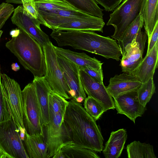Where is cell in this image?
Here are the masks:
<instances>
[{
    "label": "cell",
    "instance_id": "obj_21",
    "mask_svg": "<svg viewBox=\"0 0 158 158\" xmlns=\"http://www.w3.org/2000/svg\"><path fill=\"white\" fill-rule=\"evenodd\" d=\"M24 141L30 158H47L48 146L44 134L30 135L26 132Z\"/></svg>",
    "mask_w": 158,
    "mask_h": 158
},
{
    "label": "cell",
    "instance_id": "obj_26",
    "mask_svg": "<svg viewBox=\"0 0 158 158\" xmlns=\"http://www.w3.org/2000/svg\"><path fill=\"white\" fill-rule=\"evenodd\" d=\"M144 25L143 16L140 12L139 14L129 27L124 35L121 41L122 52L128 44L131 43L136 37L139 31L141 30Z\"/></svg>",
    "mask_w": 158,
    "mask_h": 158
},
{
    "label": "cell",
    "instance_id": "obj_41",
    "mask_svg": "<svg viewBox=\"0 0 158 158\" xmlns=\"http://www.w3.org/2000/svg\"><path fill=\"white\" fill-rule=\"evenodd\" d=\"M34 1L37 0H34ZM6 2L7 3H12L15 4H22V0H6Z\"/></svg>",
    "mask_w": 158,
    "mask_h": 158
},
{
    "label": "cell",
    "instance_id": "obj_18",
    "mask_svg": "<svg viewBox=\"0 0 158 158\" xmlns=\"http://www.w3.org/2000/svg\"><path fill=\"white\" fill-rule=\"evenodd\" d=\"M143 53L138 43L134 39L127 45L122 52L119 65L122 71L131 74L142 60Z\"/></svg>",
    "mask_w": 158,
    "mask_h": 158
},
{
    "label": "cell",
    "instance_id": "obj_31",
    "mask_svg": "<svg viewBox=\"0 0 158 158\" xmlns=\"http://www.w3.org/2000/svg\"><path fill=\"white\" fill-rule=\"evenodd\" d=\"M12 117L2 88L0 79V123L10 119Z\"/></svg>",
    "mask_w": 158,
    "mask_h": 158
},
{
    "label": "cell",
    "instance_id": "obj_38",
    "mask_svg": "<svg viewBox=\"0 0 158 158\" xmlns=\"http://www.w3.org/2000/svg\"><path fill=\"white\" fill-rule=\"evenodd\" d=\"M0 158H11L8 154L0 148Z\"/></svg>",
    "mask_w": 158,
    "mask_h": 158
},
{
    "label": "cell",
    "instance_id": "obj_22",
    "mask_svg": "<svg viewBox=\"0 0 158 158\" xmlns=\"http://www.w3.org/2000/svg\"><path fill=\"white\" fill-rule=\"evenodd\" d=\"M140 12L148 39L158 23V0H143Z\"/></svg>",
    "mask_w": 158,
    "mask_h": 158
},
{
    "label": "cell",
    "instance_id": "obj_32",
    "mask_svg": "<svg viewBox=\"0 0 158 158\" xmlns=\"http://www.w3.org/2000/svg\"><path fill=\"white\" fill-rule=\"evenodd\" d=\"M14 11V8L11 4L2 2L0 5V30Z\"/></svg>",
    "mask_w": 158,
    "mask_h": 158
},
{
    "label": "cell",
    "instance_id": "obj_11",
    "mask_svg": "<svg viewBox=\"0 0 158 158\" xmlns=\"http://www.w3.org/2000/svg\"><path fill=\"white\" fill-rule=\"evenodd\" d=\"M11 20L13 24L27 33L42 48L50 41L48 36L41 29L40 24L23 12L22 6H19L14 10Z\"/></svg>",
    "mask_w": 158,
    "mask_h": 158
},
{
    "label": "cell",
    "instance_id": "obj_2",
    "mask_svg": "<svg viewBox=\"0 0 158 158\" xmlns=\"http://www.w3.org/2000/svg\"><path fill=\"white\" fill-rule=\"evenodd\" d=\"M5 44L6 47L16 56L19 61L34 77L44 76L46 65L42 48L35 40L24 31Z\"/></svg>",
    "mask_w": 158,
    "mask_h": 158
},
{
    "label": "cell",
    "instance_id": "obj_34",
    "mask_svg": "<svg viewBox=\"0 0 158 158\" xmlns=\"http://www.w3.org/2000/svg\"><path fill=\"white\" fill-rule=\"evenodd\" d=\"M82 70L86 72L95 81L101 83H103L102 70L99 71L89 68L85 69Z\"/></svg>",
    "mask_w": 158,
    "mask_h": 158
},
{
    "label": "cell",
    "instance_id": "obj_16",
    "mask_svg": "<svg viewBox=\"0 0 158 158\" xmlns=\"http://www.w3.org/2000/svg\"><path fill=\"white\" fill-rule=\"evenodd\" d=\"M158 65V41L151 50L147 53L141 62L133 72L134 76L142 83L153 78Z\"/></svg>",
    "mask_w": 158,
    "mask_h": 158
},
{
    "label": "cell",
    "instance_id": "obj_6",
    "mask_svg": "<svg viewBox=\"0 0 158 158\" xmlns=\"http://www.w3.org/2000/svg\"><path fill=\"white\" fill-rule=\"evenodd\" d=\"M23 106V123L26 132L30 135L44 134L35 88L32 82L22 90Z\"/></svg>",
    "mask_w": 158,
    "mask_h": 158
},
{
    "label": "cell",
    "instance_id": "obj_36",
    "mask_svg": "<svg viewBox=\"0 0 158 158\" xmlns=\"http://www.w3.org/2000/svg\"><path fill=\"white\" fill-rule=\"evenodd\" d=\"M147 38L148 36L146 33L142 32L141 30H140L134 39L138 43L140 49L143 53L145 47V44Z\"/></svg>",
    "mask_w": 158,
    "mask_h": 158
},
{
    "label": "cell",
    "instance_id": "obj_13",
    "mask_svg": "<svg viewBox=\"0 0 158 158\" xmlns=\"http://www.w3.org/2000/svg\"><path fill=\"white\" fill-rule=\"evenodd\" d=\"M58 60L64 76L70 89L71 99L78 97L84 99L86 94L83 89L79 75V69L75 63L57 54Z\"/></svg>",
    "mask_w": 158,
    "mask_h": 158
},
{
    "label": "cell",
    "instance_id": "obj_30",
    "mask_svg": "<svg viewBox=\"0 0 158 158\" xmlns=\"http://www.w3.org/2000/svg\"><path fill=\"white\" fill-rule=\"evenodd\" d=\"M23 12L36 23L47 27V24L39 13L34 0H22Z\"/></svg>",
    "mask_w": 158,
    "mask_h": 158
},
{
    "label": "cell",
    "instance_id": "obj_39",
    "mask_svg": "<svg viewBox=\"0 0 158 158\" xmlns=\"http://www.w3.org/2000/svg\"><path fill=\"white\" fill-rule=\"evenodd\" d=\"M12 69L15 71H17L20 69V67L17 63H13L11 65Z\"/></svg>",
    "mask_w": 158,
    "mask_h": 158
},
{
    "label": "cell",
    "instance_id": "obj_3",
    "mask_svg": "<svg viewBox=\"0 0 158 158\" xmlns=\"http://www.w3.org/2000/svg\"><path fill=\"white\" fill-rule=\"evenodd\" d=\"M35 2L47 27L52 30H55L60 24L91 16L77 10L61 0H37Z\"/></svg>",
    "mask_w": 158,
    "mask_h": 158
},
{
    "label": "cell",
    "instance_id": "obj_40",
    "mask_svg": "<svg viewBox=\"0 0 158 158\" xmlns=\"http://www.w3.org/2000/svg\"><path fill=\"white\" fill-rule=\"evenodd\" d=\"M53 158H65L64 154L60 150L57 152L53 157Z\"/></svg>",
    "mask_w": 158,
    "mask_h": 158
},
{
    "label": "cell",
    "instance_id": "obj_4",
    "mask_svg": "<svg viewBox=\"0 0 158 158\" xmlns=\"http://www.w3.org/2000/svg\"><path fill=\"white\" fill-rule=\"evenodd\" d=\"M54 46L50 41L42 48L46 65L44 76L52 91L66 100L70 99V89L59 64Z\"/></svg>",
    "mask_w": 158,
    "mask_h": 158
},
{
    "label": "cell",
    "instance_id": "obj_1",
    "mask_svg": "<svg viewBox=\"0 0 158 158\" xmlns=\"http://www.w3.org/2000/svg\"><path fill=\"white\" fill-rule=\"evenodd\" d=\"M63 122L70 141L95 152L103 150L104 139L96 121L81 103L73 99L69 101Z\"/></svg>",
    "mask_w": 158,
    "mask_h": 158
},
{
    "label": "cell",
    "instance_id": "obj_24",
    "mask_svg": "<svg viewBox=\"0 0 158 158\" xmlns=\"http://www.w3.org/2000/svg\"><path fill=\"white\" fill-rule=\"evenodd\" d=\"M127 151L129 158H156L153 148L149 143L134 141L127 145Z\"/></svg>",
    "mask_w": 158,
    "mask_h": 158
},
{
    "label": "cell",
    "instance_id": "obj_5",
    "mask_svg": "<svg viewBox=\"0 0 158 158\" xmlns=\"http://www.w3.org/2000/svg\"><path fill=\"white\" fill-rule=\"evenodd\" d=\"M143 0H124L110 14L106 25L114 27V32L111 37L119 43L129 27L140 13Z\"/></svg>",
    "mask_w": 158,
    "mask_h": 158
},
{
    "label": "cell",
    "instance_id": "obj_9",
    "mask_svg": "<svg viewBox=\"0 0 158 158\" xmlns=\"http://www.w3.org/2000/svg\"><path fill=\"white\" fill-rule=\"evenodd\" d=\"M65 113H49V122L44 127L48 146L47 158H52L61 150L64 143L70 141L63 122Z\"/></svg>",
    "mask_w": 158,
    "mask_h": 158
},
{
    "label": "cell",
    "instance_id": "obj_43",
    "mask_svg": "<svg viewBox=\"0 0 158 158\" xmlns=\"http://www.w3.org/2000/svg\"><path fill=\"white\" fill-rule=\"evenodd\" d=\"M3 31L2 30H0V39L1 37V36L2 34Z\"/></svg>",
    "mask_w": 158,
    "mask_h": 158
},
{
    "label": "cell",
    "instance_id": "obj_10",
    "mask_svg": "<svg viewBox=\"0 0 158 158\" xmlns=\"http://www.w3.org/2000/svg\"><path fill=\"white\" fill-rule=\"evenodd\" d=\"M79 73L83 89L88 96L99 102L104 107L105 112L115 109L113 98L103 83L95 81L83 70H80Z\"/></svg>",
    "mask_w": 158,
    "mask_h": 158
},
{
    "label": "cell",
    "instance_id": "obj_20",
    "mask_svg": "<svg viewBox=\"0 0 158 158\" xmlns=\"http://www.w3.org/2000/svg\"><path fill=\"white\" fill-rule=\"evenodd\" d=\"M127 138L126 130L120 129L112 131L106 143L103 153L106 158H118L122 154Z\"/></svg>",
    "mask_w": 158,
    "mask_h": 158
},
{
    "label": "cell",
    "instance_id": "obj_8",
    "mask_svg": "<svg viewBox=\"0 0 158 158\" xmlns=\"http://www.w3.org/2000/svg\"><path fill=\"white\" fill-rule=\"evenodd\" d=\"M13 118L0 123V148L11 158H29Z\"/></svg>",
    "mask_w": 158,
    "mask_h": 158
},
{
    "label": "cell",
    "instance_id": "obj_15",
    "mask_svg": "<svg viewBox=\"0 0 158 158\" xmlns=\"http://www.w3.org/2000/svg\"><path fill=\"white\" fill-rule=\"evenodd\" d=\"M32 82L40 108L41 125L44 128L49 122L48 95L52 90L44 76L34 77Z\"/></svg>",
    "mask_w": 158,
    "mask_h": 158
},
{
    "label": "cell",
    "instance_id": "obj_14",
    "mask_svg": "<svg viewBox=\"0 0 158 158\" xmlns=\"http://www.w3.org/2000/svg\"><path fill=\"white\" fill-rule=\"evenodd\" d=\"M106 89L113 98L138 89L142 83L132 74L123 73L111 77Z\"/></svg>",
    "mask_w": 158,
    "mask_h": 158
},
{
    "label": "cell",
    "instance_id": "obj_44",
    "mask_svg": "<svg viewBox=\"0 0 158 158\" xmlns=\"http://www.w3.org/2000/svg\"><path fill=\"white\" fill-rule=\"evenodd\" d=\"M1 69H0V79H1Z\"/></svg>",
    "mask_w": 158,
    "mask_h": 158
},
{
    "label": "cell",
    "instance_id": "obj_17",
    "mask_svg": "<svg viewBox=\"0 0 158 158\" xmlns=\"http://www.w3.org/2000/svg\"><path fill=\"white\" fill-rule=\"evenodd\" d=\"M54 47L57 54L75 63L78 66L80 70L86 68L99 71L102 70V65L103 63L95 57H91L84 52H77L55 46Z\"/></svg>",
    "mask_w": 158,
    "mask_h": 158
},
{
    "label": "cell",
    "instance_id": "obj_33",
    "mask_svg": "<svg viewBox=\"0 0 158 158\" xmlns=\"http://www.w3.org/2000/svg\"><path fill=\"white\" fill-rule=\"evenodd\" d=\"M97 4L102 6L107 11H113L124 0H94Z\"/></svg>",
    "mask_w": 158,
    "mask_h": 158
},
{
    "label": "cell",
    "instance_id": "obj_37",
    "mask_svg": "<svg viewBox=\"0 0 158 158\" xmlns=\"http://www.w3.org/2000/svg\"><path fill=\"white\" fill-rule=\"evenodd\" d=\"M20 32L19 29L16 28L11 31L10 32V35L12 38H14L17 36Z\"/></svg>",
    "mask_w": 158,
    "mask_h": 158
},
{
    "label": "cell",
    "instance_id": "obj_42",
    "mask_svg": "<svg viewBox=\"0 0 158 158\" xmlns=\"http://www.w3.org/2000/svg\"><path fill=\"white\" fill-rule=\"evenodd\" d=\"M85 99L81 97H78L75 100L77 102L79 103L82 102Z\"/></svg>",
    "mask_w": 158,
    "mask_h": 158
},
{
    "label": "cell",
    "instance_id": "obj_19",
    "mask_svg": "<svg viewBox=\"0 0 158 158\" xmlns=\"http://www.w3.org/2000/svg\"><path fill=\"white\" fill-rule=\"evenodd\" d=\"M105 24L103 19L91 15L89 17L77 19L58 26L55 30L61 31H83L103 32Z\"/></svg>",
    "mask_w": 158,
    "mask_h": 158
},
{
    "label": "cell",
    "instance_id": "obj_28",
    "mask_svg": "<svg viewBox=\"0 0 158 158\" xmlns=\"http://www.w3.org/2000/svg\"><path fill=\"white\" fill-rule=\"evenodd\" d=\"M49 113L65 112L69 103L66 99L51 91L48 95Z\"/></svg>",
    "mask_w": 158,
    "mask_h": 158
},
{
    "label": "cell",
    "instance_id": "obj_23",
    "mask_svg": "<svg viewBox=\"0 0 158 158\" xmlns=\"http://www.w3.org/2000/svg\"><path fill=\"white\" fill-rule=\"evenodd\" d=\"M61 150L65 158H100L96 152L78 145L71 141L64 143Z\"/></svg>",
    "mask_w": 158,
    "mask_h": 158
},
{
    "label": "cell",
    "instance_id": "obj_27",
    "mask_svg": "<svg viewBox=\"0 0 158 158\" xmlns=\"http://www.w3.org/2000/svg\"><path fill=\"white\" fill-rule=\"evenodd\" d=\"M156 87L153 78L142 83L137 89V96L140 103L146 107L155 93Z\"/></svg>",
    "mask_w": 158,
    "mask_h": 158
},
{
    "label": "cell",
    "instance_id": "obj_29",
    "mask_svg": "<svg viewBox=\"0 0 158 158\" xmlns=\"http://www.w3.org/2000/svg\"><path fill=\"white\" fill-rule=\"evenodd\" d=\"M84 107L87 113L96 121L105 112L100 103L93 98L88 96L84 100Z\"/></svg>",
    "mask_w": 158,
    "mask_h": 158
},
{
    "label": "cell",
    "instance_id": "obj_12",
    "mask_svg": "<svg viewBox=\"0 0 158 158\" xmlns=\"http://www.w3.org/2000/svg\"><path fill=\"white\" fill-rule=\"evenodd\" d=\"M137 89L129 92L114 98L117 114H124L135 123L136 118L142 116L146 110L140 103L137 96Z\"/></svg>",
    "mask_w": 158,
    "mask_h": 158
},
{
    "label": "cell",
    "instance_id": "obj_25",
    "mask_svg": "<svg viewBox=\"0 0 158 158\" xmlns=\"http://www.w3.org/2000/svg\"><path fill=\"white\" fill-rule=\"evenodd\" d=\"M86 14L103 19V10L94 0H61Z\"/></svg>",
    "mask_w": 158,
    "mask_h": 158
},
{
    "label": "cell",
    "instance_id": "obj_35",
    "mask_svg": "<svg viewBox=\"0 0 158 158\" xmlns=\"http://www.w3.org/2000/svg\"><path fill=\"white\" fill-rule=\"evenodd\" d=\"M158 23H157L150 38L148 39L147 53H148L158 41Z\"/></svg>",
    "mask_w": 158,
    "mask_h": 158
},
{
    "label": "cell",
    "instance_id": "obj_7",
    "mask_svg": "<svg viewBox=\"0 0 158 158\" xmlns=\"http://www.w3.org/2000/svg\"><path fill=\"white\" fill-rule=\"evenodd\" d=\"M1 82L9 111L19 130L25 129L22 91L19 84L5 73H1Z\"/></svg>",
    "mask_w": 158,
    "mask_h": 158
}]
</instances>
